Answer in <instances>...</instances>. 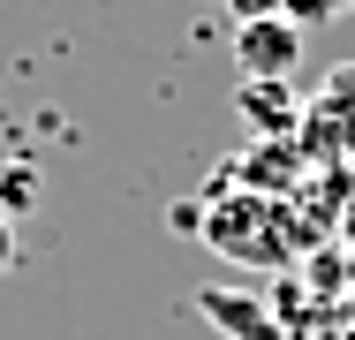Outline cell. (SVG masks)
Returning <instances> with one entry per match:
<instances>
[{
	"label": "cell",
	"mask_w": 355,
	"mask_h": 340,
	"mask_svg": "<svg viewBox=\"0 0 355 340\" xmlns=\"http://www.w3.org/2000/svg\"><path fill=\"white\" fill-rule=\"evenodd\" d=\"M234 114H242L257 136H295V129H302V99H295V83H265V76H242Z\"/></svg>",
	"instance_id": "3"
},
{
	"label": "cell",
	"mask_w": 355,
	"mask_h": 340,
	"mask_svg": "<svg viewBox=\"0 0 355 340\" xmlns=\"http://www.w3.org/2000/svg\"><path fill=\"white\" fill-rule=\"evenodd\" d=\"M302 144L310 151H355V68H333L325 91L302 106Z\"/></svg>",
	"instance_id": "2"
},
{
	"label": "cell",
	"mask_w": 355,
	"mask_h": 340,
	"mask_svg": "<svg viewBox=\"0 0 355 340\" xmlns=\"http://www.w3.org/2000/svg\"><path fill=\"white\" fill-rule=\"evenodd\" d=\"M348 15H355V0H348Z\"/></svg>",
	"instance_id": "9"
},
{
	"label": "cell",
	"mask_w": 355,
	"mask_h": 340,
	"mask_svg": "<svg viewBox=\"0 0 355 340\" xmlns=\"http://www.w3.org/2000/svg\"><path fill=\"white\" fill-rule=\"evenodd\" d=\"M234 23H257V15H280V0H227Z\"/></svg>",
	"instance_id": "8"
},
{
	"label": "cell",
	"mask_w": 355,
	"mask_h": 340,
	"mask_svg": "<svg viewBox=\"0 0 355 340\" xmlns=\"http://www.w3.org/2000/svg\"><path fill=\"white\" fill-rule=\"evenodd\" d=\"M38 189H46V182H38V167H0V212H8V219H15V212H31Z\"/></svg>",
	"instance_id": "5"
},
{
	"label": "cell",
	"mask_w": 355,
	"mask_h": 340,
	"mask_svg": "<svg viewBox=\"0 0 355 340\" xmlns=\"http://www.w3.org/2000/svg\"><path fill=\"white\" fill-rule=\"evenodd\" d=\"M287 23H302V31H318V23H340L348 15V0H280Z\"/></svg>",
	"instance_id": "6"
},
{
	"label": "cell",
	"mask_w": 355,
	"mask_h": 340,
	"mask_svg": "<svg viewBox=\"0 0 355 340\" xmlns=\"http://www.w3.org/2000/svg\"><path fill=\"white\" fill-rule=\"evenodd\" d=\"M302 23H287V15H257V23H234L227 31V46H234V68L242 76H265V83H287L295 68H302Z\"/></svg>",
	"instance_id": "1"
},
{
	"label": "cell",
	"mask_w": 355,
	"mask_h": 340,
	"mask_svg": "<svg viewBox=\"0 0 355 340\" xmlns=\"http://www.w3.org/2000/svg\"><path fill=\"white\" fill-rule=\"evenodd\" d=\"M15 265H23V235H15V219L0 212V280H8Z\"/></svg>",
	"instance_id": "7"
},
{
	"label": "cell",
	"mask_w": 355,
	"mask_h": 340,
	"mask_svg": "<svg viewBox=\"0 0 355 340\" xmlns=\"http://www.w3.org/2000/svg\"><path fill=\"white\" fill-rule=\"evenodd\" d=\"M197 310H205L227 340H280V318H272L257 295H242V287H205Z\"/></svg>",
	"instance_id": "4"
}]
</instances>
